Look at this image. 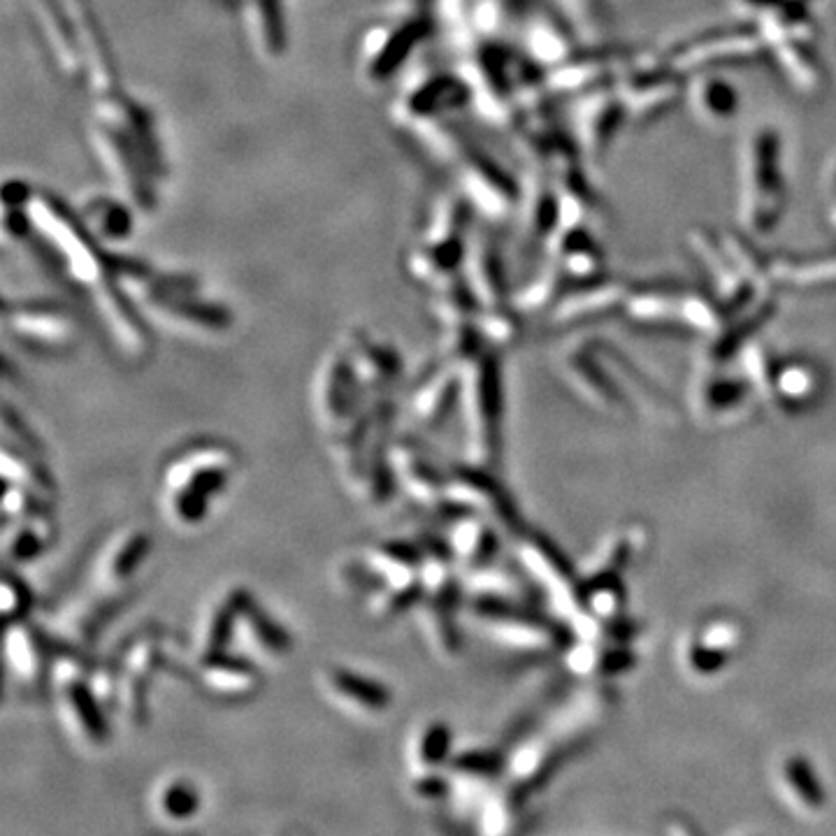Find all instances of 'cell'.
I'll list each match as a JSON object with an SVG mask.
<instances>
[{"label":"cell","mask_w":836,"mask_h":836,"mask_svg":"<svg viewBox=\"0 0 836 836\" xmlns=\"http://www.w3.org/2000/svg\"><path fill=\"white\" fill-rule=\"evenodd\" d=\"M33 590L28 583L14 572H7L3 579V614L7 623L26 621L28 611L33 609Z\"/></svg>","instance_id":"obj_48"},{"label":"cell","mask_w":836,"mask_h":836,"mask_svg":"<svg viewBox=\"0 0 836 836\" xmlns=\"http://www.w3.org/2000/svg\"><path fill=\"white\" fill-rule=\"evenodd\" d=\"M827 207H830V221L836 228V163L832 165L830 177H827Z\"/></svg>","instance_id":"obj_52"},{"label":"cell","mask_w":836,"mask_h":836,"mask_svg":"<svg viewBox=\"0 0 836 836\" xmlns=\"http://www.w3.org/2000/svg\"><path fill=\"white\" fill-rule=\"evenodd\" d=\"M446 544H449L456 567L465 569V572H472V569L490 565L500 542H497V532L493 523L486 521V518L474 514H460L453 518Z\"/></svg>","instance_id":"obj_27"},{"label":"cell","mask_w":836,"mask_h":836,"mask_svg":"<svg viewBox=\"0 0 836 836\" xmlns=\"http://www.w3.org/2000/svg\"><path fill=\"white\" fill-rule=\"evenodd\" d=\"M470 207L458 198H444L425 216L423 230L405 258L409 277L432 291L463 277L470 251Z\"/></svg>","instance_id":"obj_4"},{"label":"cell","mask_w":836,"mask_h":836,"mask_svg":"<svg viewBox=\"0 0 836 836\" xmlns=\"http://www.w3.org/2000/svg\"><path fill=\"white\" fill-rule=\"evenodd\" d=\"M251 593L247 588H230L219 600L209 604L203 614L196 632V651L198 655H214L230 651L237 639V627H240L242 609Z\"/></svg>","instance_id":"obj_25"},{"label":"cell","mask_w":836,"mask_h":836,"mask_svg":"<svg viewBox=\"0 0 836 836\" xmlns=\"http://www.w3.org/2000/svg\"><path fill=\"white\" fill-rule=\"evenodd\" d=\"M523 565L535 579L546 588V593L553 600V604L565 616L576 618V595L572 581L567 579V572L562 569L560 560L553 558V551L539 539H523L521 549H518Z\"/></svg>","instance_id":"obj_30"},{"label":"cell","mask_w":836,"mask_h":836,"mask_svg":"<svg viewBox=\"0 0 836 836\" xmlns=\"http://www.w3.org/2000/svg\"><path fill=\"white\" fill-rule=\"evenodd\" d=\"M59 690L72 727L91 744H103L107 734H110V727H107V718L103 713V699L96 695L89 679L66 683Z\"/></svg>","instance_id":"obj_32"},{"label":"cell","mask_w":836,"mask_h":836,"mask_svg":"<svg viewBox=\"0 0 836 836\" xmlns=\"http://www.w3.org/2000/svg\"><path fill=\"white\" fill-rule=\"evenodd\" d=\"M528 45L535 61L546 63V66H562L579 52L572 31L556 19L551 10H542L530 17Z\"/></svg>","instance_id":"obj_33"},{"label":"cell","mask_w":836,"mask_h":836,"mask_svg":"<svg viewBox=\"0 0 836 836\" xmlns=\"http://www.w3.org/2000/svg\"><path fill=\"white\" fill-rule=\"evenodd\" d=\"M804 3H809V0H804Z\"/></svg>","instance_id":"obj_53"},{"label":"cell","mask_w":836,"mask_h":836,"mask_svg":"<svg viewBox=\"0 0 836 836\" xmlns=\"http://www.w3.org/2000/svg\"><path fill=\"white\" fill-rule=\"evenodd\" d=\"M762 14V24L816 35V24L804 0H744Z\"/></svg>","instance_id":"obj_43"},{"label":"cell","mask_w":836,"mask_h":836,"mask_svg":"<svg viewBox=\"0 0 836 836\" xmlns=\"http://www.w3.org/2000/svg\"><path fill=\"white\" fill-rule=\"evenodd\" d=\"M321 683L337 702L353 711L367 713V716L384 713L393 704V693L384 683L367 674H360L356 669L330 665L323 669Z\"/></svg>","instance_id":"obj_23"},{"label":"cell","mask_w":836,"mask_h":836,"mask_svg":"<svg viewBox=\"0 0 836 836\" xmlns=\"http://www.w3.org/2000/svg\"><path fill=\"white\" fill-rule=\"evenodd\" d=\"M746 165V223L758 235H769L783 221L788 205L783 144L774 128H758L748 147Z\"/></svg>","instance_id":"obj_6"},{"label":"cell","mask_w":836,"mask_h":836,"mask_svg":"<svg viewBox=\"0 0 836 836\" xmlns=\"http://www.w3.org/2000/svg\"><path fill=\"white\" fill-rule=\"evenodd\" d=\"M581 353L583 351H579V356H576V351H574L572 356L565 360L567 374L572 377L574 384L583 388V393H588L595 402H600V405H611V398H614V393H611L607 377L597 372L593 360L581 356Z\"/></svg>","instance_id":"obj_45"},{"label":"cell","mask_w":836,"mask_h":836,"mask_svg":"<svg viewBox=\"0 0 836 836\" xmlns=\"http://www.w3.org/2000/svg\"><path fill=\"white\" fill-rule=\"evenodd\" d=\"M681 93L683 75L669 68L667 63L634 72L632 77H627L623 93L627 117L639 124H653L679 105Z\"/></svg>","instance_id":"obj_15"},{"label":"cell","mask_w":836,"mask_h":836,"mask_svg":"<svg viewBox=\"0 0 836 836\" xmlns=\"http://www.w3.org/2000/svg\"><path fill=\"white\" fill-rule=\"evenodd\" d=\"M151 549H154L151 535L140 528H126L107 539L93 562V593L107 597L133 595V581L149 560Z\"/></svg>","instance_id":"obj_12"},{"label":"cell","mask_w":836,"mask_h":836,"mask_svg":"<svg viewBox=\"0 0 836 836\" xmlns=\"http://www.w3.org/2000/svg\"><path fill=\"white\" fill-rule=\"evenodd\" d=\"M128 600H131V595L107 597L91 590L82 600L68 602L66 607L59 611V616L54 618L52 634L61 641H68V644H75L89 651V646L96 644L100 634H103L107 625L119 616V611L126 607Z\"/></svg>","instance_id":"obj_20"},{"label":"cell","mask_w":836,"mask_h":836,"mask_svg":"<svg viewBox=\"0 0 836 836\" xmlns=\"http://www.w3.org/2000/svg\"><path fill=\"white\" fill-rule=\"evenodd\" d=\"M91 154L126 203L140 212L156 209L168 179V158L147 107L124 91L91 100L86 119Z\"/></svg>","instance_id":"obj_1"},{"label":"cell","mask_w":836,"mask_h":836,"mask_svg":"<svg viewBox=\"0 0 836 836\" xmlns=\"http://www.w3.org/2000/svg\"><path fill=\"white\" fill-rule=\"evenodd\" d=\"M5 328L19 347L45 356L68 353L79 342L70 309L52 298H7Z\"/></svg>","instance_id":"obj_7"},{"label":"cell","mask_w":836,"mask_h":836,"mask_svg":"<svg viewBox=\"0 0 836 836\" xmlns=\"http://www.w3.org/2000/svg\"><path fill=\"white\" fill-rule=\"evenodd\" d=\"M451 730L444 723H430L423 727L416 741V758L425 767H437L449 760L451 753Z\"/></svg>","instance_id":"obj_47"},{"label":"cell","mask_w":836,"mask_h":836,"mask_svg":"<svg viewBox=\"0 0 836 836\" xmlns=\"http://www.w3.org/2000/svg\"><path fill=\"white\" fill-rule=\"evenodd\" d=\"M667 836H699L697 827L683 818H669L667 820Z\"/></svg>","instance_id":"obj_51"},{"label":"cell","mask_w":836,"mask_h":836,"mask_svg":"<svg viewBox=\"0 0 836 836\" xmlns=\"http://www.w3.org/2000/svg\"><path fill=\"white\" fill-rule=\"evenodd\" d=\"M391 465L398 479V488L412 497L416 504L428 509L453 511L444 502L446 474L437 467L435 460L421 444L409 437H400L391 442Z\"/></svg>","instance_id":"obj_14"},{"label":"cell","mask_w":836,"mask_h":836,"mask_svg":"<svg viewBox=\"0 0 836 836\" xmlns=\"http://www.w3.org/2000/svg\"><path fill=\"white\" fill-rule=\"evenodd\" d=\"M49 59L91 98L119 89L117 63L89 0H26Z\"/></svg>","instance_id":"obj_2"},{"label":"cell","mask_w":836,"mask_h":836,"mask_svg":"<svg viewBox=\"0 0 836 836\" xmlns=\"http://www.w3.org/2000/svg\"><path fill=\"white\" fill-rule=\"evenodd\" d=\"M627 119V107L623 98H609L600 96L588 100L583 107L579 128H581V142L595 158H602L616 142L618 133Z\"/></svg>","instance_id":"obj_31"},{"label":"cell","mask_w":836,"mask_h":836,"mask_svg":"<svg viewBox=\"0 0 836 836\" xmlns=\"http://www.w3.org/2000/svg\"><path fill=\"white\" fill-rule=\"evenodd\" d=\"M163 809L168 816L184 820L198 811V795L189 783H175L163 792Z\"/></svg>","instance_id":"obj_49"},{"label":"cell","mask_w":836,"mask_h":836,"mask_svg":"<svg viewBox=\"0 0 836 836\" xmlns=\"http://www.w3.org/2000/svg\"><path fill=\"white\" fill-rule=\"evenodd\" d=\"M746 398V386L730 377H706L699 388V405L706 414L739 412V407L746 405Z\"/></svg>","instance_id":"obj_44"},{"label":"cell","mask_w":836,"mask_h":836,"mask_svg":"<svg viewBox=\"0 0 836 836\" xmlns=\"http://www.w3.org/2000/svg\"><path fill=\"white\" fill-rule=\"evenodd\" d=\"M365 400L388 398L402 377V358L393 347L358 333L347 349Z\"/></svg>","instance_id":"obj_21"},{"label":"cell","mask_w":836,"mask_h":836,"mask_svg":"<svg viewBox=\"0 0 836 836\" xmlns=\"http://www.w3.org/2000/svg\"><path fill=\"white\" fill-rule=\"evenodd\" d=\"M237 465L235 449L214 439L184 444L170 453L161 467V488L172 521L182 528L203 525L216 497L228 490Z\"/></svg>","instance_id":"obj_3"},{"label":"cell","mask_w":836,"mask_h":836,"mask_svg":"<svg viewBox=\"0 0 836 836\" xmlns=\"http://www.w3.org/2000/svg\"><path fill=\"white\" fill-rule=\"evenodd\" d=\"M314 412L330 437L365 416V395L347 351L330 353L319 365L314 377Z\"/></svg>","instance_id":"obj_10"},{"label":"cell","mask_w":836,"mask_h":836,"mask_svg":"<svg viewBox=\"0 0 836 836\" xmlns=\"http://www.w3.org/2000/svg\"><path fill=\"white\" fill-rule=\"evenodd\" d=\"M767 42L762 33L748 26H723L693 35V40L681 42L665 56V63L679 75H697V72L737 66V63H755L765 59Z\"/></svg>","instance_id":"obj_8"},{"label":"cell","mask_w":836,"mask_h":836,"mask_svg":"<svg viewBox=\"0 0 836 836\" xmlns=\"http://www.w3.org/2000/svg\"><path fill=\"white\" fill-rule=\"evenodd\" d=\"M444 502L456 514H474L507 530H518V511L514 500L484 470V465L456 467L446 474Z\"/></svg>","instance_id":"obj_11"},{"label":"cell","mask_w":836,"mask_h":836,"mask_svg":"<svg viewBox=\"0 0 836 836\" xmlns=\"http://www.w3.org/2000/svg\"><path fill=\"white\" fill-rule=\"evenodd\" d=\"M56 535L52 514L28 518V521H5V556L17 565L38 560L49 549Z\"/></svg>","instance_id":"obj_35"},{"label":"cell","mask_w":836,"mask_h":836,"mask_svg":"<svg viewBox=\"0 0 836 836\" xmlns=\"http://www.w3.org/2000/svg\"><path fill=\"white\" fill-rule=\"evenodd\" d=\"M781 785L790 802L802 813H818L825 806V790L816 771L799 755H792L781 767Z\"/></svg>","instance_id":"obj_38"},{"label":"cell","mask_w":836,"mask_h":836,"mask_svg":"<svg viewBox=\"0 0 836 836\" xmlns=\"http://www.w3.org/2000/svg\"><path fill=\"white\" fill-rule=\"evenodd\" d=\"M54 648L56 637L52 632L40 630L28 621L7 623L5 660L17 681L26 686H42L49 681Z\"/></svg>","instance_id":"obj_17"},{"label":"cell","mask_w":836,"mask_h":836,"mask_svg":"<svg viewBox=\"0 0 836 836\" xmlns=\"http://www.w3.org/2000/svg\"><path fill=\"white\" fill-rule=\"evenodd\" d=\"M465 279L477 295L481 309H500L507 300V270L500 249L486 237L470 240L465 261Z\"/></svg>","instance_id":"obj_24"},{"label":"cell","mask_w":836,"mask_h":836,"mask_svg":"<svg viewBox=\"0 0 836 836\" xmlns=\"http://www.w3.org/2000/svg\"><path fill=\"white\" fill-rule=\"evenodd\" d=\"M558 263L576 279H593L602 268V251L583 226L565 228L558 242Z\"/></svg>","instance_id":"obj_37"},{"label":"cell","mask_w":836,"mask_h":836,"mask_svg":"<svg viewBox=\"0 0 836 836\" xmlns=\"http://www.w3.org/2000/svg\"><path fill=\"white\" fill-rule=\"evenodd\" d=\"M467 453L474 465H490L500 453L502 381L500 365L490 351H479L460 363V400Z\"/></svg>","instance_id":"obj_5"},{"label":"cell","mask_w":836,"mask_h":836,"mask_svg":"<svg viewBox=\"0 0 836 836\" xmlns=\"http://www.w3.org/2000/svg\"><path fill=\"white\" fill-rule=\"evenodd\" d=\"M191 679L198 688L219 699H247L263 686V676L247 655L230 651L198 655L191 669Z\"/></svg>","instance_id":"obj_16"},{"label":"cell","mask_w":836,"mask_h":836,"mask_svg":"<svg viewBox=\"0 0 836 836\" xmlns=\"http://www.w3.org/2000/svg\"><path fill=\"white\" fill-rule=\"evenodd\" d=\"M693 96L699 112L711 121H730L739 110L737 89L720 77H699Z\"/></svg>","instance_id":"obj_42"},{"label":"cell","mask_w":836,"mask_h":836,"mask_svg":"<svg viewBox=\"0 0 836 836\" xmlns=\"http://www.w3.org/2000/svg\"><path fill=\"white\" fill-rule=\"evenodd\" d=\"M423 600V586L418 583H402V586H391L384 583L377 593L367 597V611L374 621L388 623L402 614H409L418 607Z\"/></svg>","instance_id":"obj_41"},{"label":"cell","mask_w":836,"mask_h":836,"mask_svg":"<svg viewBox=\"0 0 836 836\" xmlns=\"http://www.w3.org/2000/svg\"><path fill=\"white\" fill-rule=\"evenodd\" d=\"M249 45L261 59L277 61L288 47L284 0H228Z\"/></svg>","instance_id":"obj_22"},{"label":"cell","mask_w":836,"mask_h":836,"mask_svg":"<svg viewBox=\"0 0 836 836\" xmlns=\"http://www.w3.org/2000/svg\"><path fill=\"white\" fill-rule=\"evenodd\" d=\"M771 275L790 286H836V254H818L809 258H792V261H778L771 265Z\"/></svg>","instance_id":"obj_39"},{"label":"cell","mask_w":836,"mask_h":836,"mask_svg":"<svg viewBox=\"0 0 836 836\" xmlns=\"http://www.w3.org/2000/svg\"><path fill=\"white\" fill-rule=\"evenodd\" d=\"M133 209L121 196H89L79 216L100 242H124L133 235Z\"/></svg>","instance_id":"obj_34"},{"label":"cell","mask_w":836,"mask_h":836,"mask_svg":"<svg viewBox=\"0 0 836 836\" xmlns=\"http://www.w3.org/2000/svg\"><path fill=\"white\" fill-rule=\"evenodd\" d=\"M458 590L446 595H423L416 607L418 627L428 646L442 658H456L463 648L458 627Z\"/></svg>","instance_id":"obj_26"},{"label":"cell","mask_w":836,"mask_h":836,"mask_svg":"<svg viewBox=\"0 0 836 836\" xmlns=\"http://www.w3.org/2000/svg\"><path fill=\"white\" fill-rule=\"evenodd\" d=\"M625 298H627L625 286H618V284L588 286L579 293L567 295V298L560 302V307L556 309V314H558L556 319L576 321V319H583V316L609 312V309L621 305Z\"/></svg>","instance_id":"obj_40"},{"label":"cell","mask_w":836,"mask_h":836,"mask_svg":"<svg viewBox=\"0 0 836 836\" xmlns=\"http://www.w3.org/2000/svg\"><path fill=\"white\" fill-rule=\"evenodd\" d=\"M451 767L467 776H495L502 769L500 755L490 751H467L451 762Z\"/></svg>","instance_id":"obj_50"},{"label":"cell","mask_w":836,"mask_h":836,"mask_svg":"<svg viewBox=\"0 0 836 836\" xmlns=\"http://www.w3.org/2000/svg\"><path fill=\"white\" fill-rule=\"evenodd\" d=\"M430 26L432 19L423 14H405V17L386 19L370 26L360 38V70L370 82H388L412 59L418 45L428 38Z\"/></svg>","instance_id":"obj_9"},{"label":"cell","mask_w":836,"mask_h":836,"mask_svg":"<svg viewBox=\"0 0 836 836\" xmlns=\"http://www.w3.org/2000/svg\"><path fill=\"white\" fill-rule=\"evenodd\" d=\"M762 38L799 89L809 93H820L825 89L830 77H827V66L820 59L818 49L813 47V35L762 24Z\"/></svg>","instance_id":"obj_18"},{"label":"cell","mask_w":836,"mask_h":836,"mask_svg":"<svg viewBox=\"0 0 836 836\" xmlns=\"http://www.w3.org/2000/svg\"><path fill=\"white\" fill-rule=\"evenodd\" d=\"M363 558L381 583L402 586V583L421 581L423 549L418 539H384V542L367 546Z\"/></svg>","instance_id":"obj_28"},{"label":"cell","mask_w":836,"mask_h":836,"mask_svg":"<svg viewBox=\"0 0 836 836\" xmlns=\"http://www.w3.org/2000/svg\"><path fill=\"white\" fill-rule=\"evenodd\" d=\"M472 621L493 644L521 653H542L556 646V634L530 611L511 607L509 600H484L477 597L472 607Z\"/></svg>","instance_id":"obj_13"},{"label":"cell","mask_w":836,"mask_h":836,"mask_svg":"<svg viewBox=\"0 0 836 836\" xmlns=\"http://www.w3.org/2000/svg\"><path fill=\"white\" fill-rule=\"evenodd\" d=\"M460 400V363L446 360L442 365H432L416 381L412 400H409V416L425 432L437 430L453 407Z\"/></svg>","instance_id":"obj_19"},{"label":"cell","mask_w":836,"mask_h":836,"mask_svg":"<svg viewBox=\"0 0 836 836\" xmlns=\"http://www.w3.org/2000/svg\"><path fill=\"white\" fill-rule=\"evenodd\" d=\"M337 581H340V586L344 590H349V593L353 595L365 597V600L384 586L379 576L374 574V569L367 565L363 553H360L358 558L342 560L340 565H337Z\"/></svg>","instance_id":"obj_46"},{"label":"cell","mask_w":836,"mask_h":836,"mask_svg":"<svg viewBox=\"0 0 836 836\" xmlns=\"http://www.w3.org/2000/svg\"><path fill=\"white\" fill-rule=\"evenodd\" d=\"M242 634L244 648L261 655L268 660H284L293 653V637L291 632L281 625L277 618L268 614V609L261 607L254 597H249L242 609L240 627H237V637Z\"/></svg>","instance_id":"obj_29"},{"label":"cell","mask_w":836,"mask_h":836,"mask_svg":"<svg viewBox=\"0 0 836 836\" xmlns=\"http://www.w3.org/2000/svg\"><path fill=\"white\" fill-rule=\"evenodd\" d=\"M3 477L10 484L31 488L35 493L54 500L56 486L54 479L45 463L40 460L38 451L24 449V446H14L7 442L3 446Z\"/></svg>","instance_id":"obj_36"}]
</instances>
